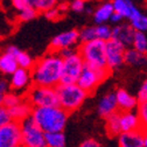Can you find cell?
I'll return each instance as SVG.
<instances>
[{
  "instance_id": "19",
  "label": "cell",
  "mask_w": 147,
  "mask_h": 147,
  "mask_svg": "<svg viewBox=\"0 0 147 147\" xmlns=\"http://www.w3.org/2000/svg\"><path fill=\"white\" fill-rule=\"evenodd\" d=\"M33 109L34 107L25 98V100L22 103H20L19 105H16V106L9 109V113H11L12 120L21 124L22 121H25L26 119H28V118L32 117Z\"/></svg>"
},
{
  "instance_id": "44",
  "label": "cell",
  "mask_w": 147,
  "mask_h": 147,
  "mask_svg": "<svg viewBox=\"0 0 147 147\" xmlns=\"http://www.w3.org/2000/svg\"><path fill=\"white\" fill-rule=\"evenodd\" d=\"M144 131V141H145V147H147V130H142Z\"/></svg>"
},
{
  "instance_id": "12",
  "label": "cell",
  "mask_w": 147,
  "mask_h": 147,
  "mask_svg": "<svg viewBox=\"0 0 147 147\" xmlns=\"http://www.w3.org/2000/svg\"><path fill=\"white\" fill-rule=\"evenodd\" d=\"M80 41V32L76 29L68 30L64 33H61L56 35L55 38L50 41V49L49 51L51 53H59L62 49L67 48H72L76 46V43Z\"/></svg>"
},
{
  "instance_id": "2",
  "label": "cell",
  "mask_w": 147,
  "mask_h": 147,
  "mask_svg": "<svg viewBox=\"0 0 147 147\" xmlns=\"http://www.w3.org/2000/svg\"><path fill=\"white\" fill-rule=\"evenodd\" d=\"M68 115L69 113L61 106L35 107L33 109L32 119L47 134L63 132L68 121Z\"/></svg>"
},
{
  "instance_id": "26",
  "label": "cell",
  "mask_w": 147,
  "mask_h": 147,
  "mask_svg": "<svg viewBox=\"0 0 147 147\" xmlns=\"http://www.w3.org/2000/svg\"><path fill=\"white\" fill-rule=\"evenodd\" d=\"M29 6L35 8L38 12L46 13L47 11L54 8L57 4V0H28Z\"/></svg>"
},
{
  "instance_id": "28",
  "label": "cell",
  "mask_w": 147,
  "mask_h": 147,
  "mask_svg": "<svg viewBox=\"0 0 147 147\" xmlns=\"http://www.w3.org/2000/svg\"><path fill=\"white\" fill-rule=\"evenodd\" d=\"M16 61H18V64H19V68L27 69V70H32L35 64V61L33 60V57L26 51H21L18 55Z\"/></svg>"
},
{
  "instance_id": "30",
  "label": "cell",
  "mask_w": 147,
  "mask_h": 147,
  "mask_svg": "<svg viewBox=\"0 0 147 147\" xmlns=\"http://www.w3.org/2000/svg\"><path fill=\"white\" fill-rule=\"evenodd\" d=\"M96 33H97V39L103 40L107 42L109 40L112 39V28H110L106 24L104 25H97L96 26Z\"/></svg>"
},
{
  "instance_id": "37",
  "label": "cell",
  "mask_w": 147,
  "mask_h": 147,
  "mask_svg": "<svg viewBox=\"0 0 147 147\" xmlns=\"http://www.w3.org/2000/svg\"><path fill=\"white\" fill-rule=\"evenodd\" d=\"M11 3L13 5V7L16 9V11H24L25 8L29 7V3H28V0H11Z\"/></svg>"
},
{
  "instance_id": "14",
  "label": "cell",
  "mask_w": 147,
  "mask_h": 147,
  "mask_svg": "<svg viewBox=\"0 0 147 147\" xmlns=\"http://www.w3.org/2000/svg\"><path fill=\"white\" fill-rule=\"evenodd\" d=\"M112 4H113L115 12L119 13L124 18L128 19L130 22L137 20L138 18L142 15L141 12L134 6V4L131 0H113Z\"/></svg>"
},
{
  "instance_id": "35",
  "label": "cell",
  "mask_w": 147,
  "mask_h": 147,
  "mask_svg": "<svg viewBox=\"0 0 147 147\" xmlns=\"http://www.w3.org/2000/svg\"><path fill=\"white\" fill-rule=\"evenodd\" d=\"M139 104L140 103H147V78L141 84L139 91H138V97H137Z\"/></svg>"
},
{
  "instance_id": "5",
  "label": "cell",
  "mask_w": 147,
  "mask_h": 147,
  "mask_svg": "<svg viewBox=\"0 0 147 147\" xmlns=\"http://www.w3.org/2000/svg\"><path fill=\"white\" fill-rule=\"evenodd\" d=\"M26 100L35 107H54L60 106V99L56 88L41 86L33 84L25 95Z\"/></svg>"
},
{
  "instance_id": "16",
  "label": "cell",
  "mask_w": 147,
  "mask_h": 147,
  "mask_svg": "<svg viewBox=\"0 0 147 147\" xmlns=\"http://www.w3.org/2000/svg\"><path fill=\"white\" fill-rule=\"evenodd\" d=\"M119 147H145L144 131L137 130L132 132H123L118 137Z\"/></svg>"
},
{
  "instance_id": "11",
  "label": "cell",
  "mask_w": 147,
  "mask_h": 147,
  "mask_svg": "<svg viewBox=\"0 0 147 147\" xmlns=\"http://www.w3.org/2000/svg\"><path fill=\"white\" fill-rule=\"evenodd\" d=\"M32 85H33V78H32L30 70L19 68L11 76L9 86L13 92H16V94L25 92V95H26Z\"/></svg>"
},
{
  "instance_id": "40",
  "label": "cell",
  "mask_w": 147,
  "mask_h": 147,
  "mask_svg": "<svg viewBox=\"0 0 147 147\" xmlns=\"http://www.w3.org/2000/svg\"><path fill=\"white\" fill-rule=\"evenodd\" d=\"M8 89H11L9 83L3 78L1 81H0V98L4 97L6 94H8Z\"/></svg>"
},
{
  "instance_id": "24",
  "label": "cell",
  "mask_w": 147,
  "mask_h": 147,
  "mask_svg": "<svg viewBox=\"0 0 147 147\" xmlns=\"http://www.w3.org/2000/svg\"><path fill=\"white\" fill-rule=\"evenodd\" d=\"M47 147H67V137L63 132H54L46 134Z\"/></svg>"
},
{
  "instance_id": "18",
  "label": "cell",
  "mask_w": 147,
  "mask_h": 147,
  "mask_svg": "<svg viewBox=\"0 0 147 147\" xmlns=\"http://www.w3.org/2000/svg\"><path fill=\"white\" fill-rule=\"evenodd\" d=\"M120 126H121V133L141 130V124L138 113L134 111L120 112Z\"/></svg>"
},
{
  "instance_id": "4",
  "label": "cell",
  "mask_w": 147,
  "mask_h": 147,
  "mask_svg": "<svg viewBox=\"0 0 147 147\" xmlns=\"http://www.w3.org/2000/svg\"><path fill=\"white\" fill-rule=\"evenodd\" d=\"M56 90L60 99V106L68 113L80 109L89 95L78 84H60Z\"/></svg>"
},
{
  "instance_id": "10",
  "label": "cell",
  "mask_w": 147,
  "mask_h": 147,
  "mask_svg": "<svg viewBox=\"0 0 147 147\" xmlns=\"http://www.w3.org/2000/svg\"><path fill=\"white\" fill-rule=\"evenodd\" d=\"M126 47L116 39H111L106 42V61L107 68L113 70L119 68L125 62Z\"/></svg>"
},
{
  "instance_id": "33",
  "label": "cell",
  "mask_w": 147,
  "mask_h": 147,
  "mask_svg": "<svg viewBox=\"0 0 147 147\" xmlns=\"http://www.w3.org/2000/svg\"><path fill=\"white\" fill-rule=\"evenodd\" d=\"M130 24H131V26H132L137 32H142V33H145V32L147 30V16L141 15L140 18H138L137 20L131 21Z\"/></svg>"
},
{
  "instance_id": "13",
  "label": "cell",
  "mask_w": 147,
  "mask_h": 147,
  "mask_svg": "<svg viewBox=\"0 0 147 147\" xmlns=\"http://www.w3.org/2000/svg\"><path fill=\"white\" fill-rule=\"evenodd\" d=\"M136 33L137 30L131 26V24H120L112 28V39L118 40L125 47L133 46Z\"/></svg>"
},
{
  "instance_id": "38",
  "label": "cell",
  "mask_w": 147,
  "mask_h": 147,
  "mask_svg": "<svg viewBox=\"0 0 147 147\" xmlns=\"http://www.w3.org/2000/svg\"><path fill=\"white\" fill-rule=\"evenodd\" d=\"M78 147H103V146L98 140L90 138V139H85L84 141H82Z\"/></svg>"
},
{
  "instance_id": "43",
  "label": "cell",
  "mask_w": 147,
  "mask_h": 147,
  "mask_svg": "<svg viewBox=\"0 0 147 147\" xmlns=\"http://www.w3.org/2000/svg\"><path fill=\"white\" fill-rule=\"evenodd\" d=\"M123 19H124L123 15H120V14L117 13V12H113V14H112V16H111V19H110V21H112L113 24H119V22H121Z\"/></svg>"
},
{
  "instance_id": "1",
  "label": "cell",
  "mask_w": 147,
  "mask_h": 147,
  "mask_svg": "<svg viewBox=\"0 0 147 147\" xmlns=\"http://www.w3.org/2000/svg\"><path fill=\"white\" fill-rule=\"evenodd\" d=\"M63 70V59L57 53L49 51L47 55L35 61L32 71L33 84L57 88L61 83Z\"/></svg>"
},
{
  "instance_id": "42",
  "label": "cell",
  "mask_w": 147,
  "mask_h": 147,
  "mask_svg": "<svg viewBox=\"0 0 147 147\" xmlns=\"http://www.w3.org/2000/svg\"><path fill=\"white\" fill-rule=\"evenodd\" d=\"M5 53L12 55V56H14V57H18V55L21 53V50L18 48V47H15V46H8V47L5 49Z\"/></svg>"
},
{
  "instance_id": "25",
  "label": "cell",
  "mask_w": 147,
  "mask_h": 147,
  "mask_svg": "<svg viewBox=\"0 0 147 147\" xmlns=\"http://www.w3.org/2000/svg\"><path fill=\"white\" fill-rule=\"evenodd\" d=\"M25 100V96H21L19 94H16V92H8L6 94L4 97L0 98V102H1V106H5L7 107L8 110L16 106V105H19L20 103H22Z\"/></svg>"
},
{
  "instance_id": "15",
  "label": "cell",
  "mask_w": 147,
  "mask_h": 147,
  "mask_svg": "<svg viewBox=\"0 0 147 147\" xmlns=\"http://www.w3.org/2000/svg\"><path fill=\"white\" fill-rule=\"evenodd\" d=\"M118 110L119 109H118V103H117L115 92H110V94H106L105 96H103L97 105V111H98L99 116L105 119L111 115L118 112Z\"/></svg>"
},
{
  "instance_id": "8",
  "label": "cell",
  "mask_w": 147,
  "mask_h": 147,
  "mask_svg": "<svg viewBox=\"0 0 147 147\" xmlns=\"http://www.w3.org/2000/svg\"><path fill=\"white\" fill-rule=\"evenodd\" d=\"M110 69H94L88 65L84 67L80 80L77 84L85 90L88 94L92 92V91L103 82L105 81L110 75Z\"/></svg>"
},
{
  "instance_id": "39",
  "label": "cell",
  "mask_w": 147,
  "mask_h": 147,
  "mask_svg": "<svg viewBox=\"0 0 147 147\" xmlns=\"http://www.w3.org/2000/svg\"><path fill=\"white\" fill-rule=\"evenodd\" d=\"M70 7L75 12H83L85 9V1L84 0H74L70 5Z\"/></svg>"
},
{
  "instance_id": "20",
  "label": "cell",
  "mask_w": 147,
  "mask_h": 147,
  "mask_svg": "<svg viewBox=\"0 0 147 147\" xmlns=\"http://www.w3.org/2000/svg\"><path fill=\"white\" fill-rule=\"evenodd\" d=\"M115 12L112 1H107L102 4L94 13V21L97 25H104L106 21L111 19V16Z\"/></svg>"
},
{
  "instance_id": "3",
  "label": "cell",
  "mask_w": 147,
  "mask_h": 147,
  "mask_svg": "<svg viewBox=\"0 0 147 147\" xmlns=\"http://www.w3.org/2000/svg\"><path fill=\"white\" fill-rule=\"evenodd\" d=\"M78 53L85 65L94 69H109L106 61V42L99 39L81 43Z\"/></svg>"
},
{
  "instance_id": "32",
  "label": "cell",
  "mask_w": 147,
  "mask_h": 147,
  "mask_svg": "<svg viewBox=\"0 0 147 147\" xmlns=\"http://www.w3.org/2000/svg\"><path fill=\"white\" fill-rule=\"evenodd\" d=\"M38 11H36L35 8H33L32 6L25 8L24 11H21L19 13V19L21 21H29V20H33L36 18V15H38Z\"/></svg>"
},
{
  "instance_id": "41",
  "label": "cell",
  "mask_w": 147,
  "mask_h": 147,
  "mask_svg": "<svg viewBox=\"0 0 147 147\" xmlns=\"http://www.w3.org/2000/svg\"><path fill=\"white\" fill-rule=\"evenodd\" d=\"M77 50H75V49H72V48H67V49H62V50H60L57 54L60 55V56L64 60V59H67V57H69V56H71L72 54H75Z\"/></svg>"
},
{
  "instance_id": "34",
  "label": "cell",
  "mask_w": 147,
  "mask_h": 147,
  "mask_svg": "<svg viewBox=\"0 0 147 147\" xmlns=\"http://www.w3.org/2000/svg\"><path fill=\"white\" fill-rule=\"evenodd\" d=\"M11 121H13V120H12V117L9 113V110L5 106H1L0 107V126L7 125Z\"/></svg>"
},
{
  "instance_id": "23",
  "label": "cell",
  "mask_w": 147,
  "mask_h": 147,
  "mask_svg": "<svg viewBox=\"0 0 147 147\" xmlns=\"http://www.w3.org/2000/svg\"><path fill=\"white\" fill-rule=\"evenodd\" d=\"M125 63L130 64V65H134V67L145 65L147 63V55L136 50L134 48L126 49V53H125Z\"/></svg>"
},
{
  "instance_id": "7",
  "label": "cell",
  "mask_w": 147,
  "mask_h": 147,
  "mask_svg": "<svg viewBox=\"0 0 147 147\" xmlns=\"http://www.w3.org/2000/svg\"><path fill=\"white\" fill-rule=\"evenodd\" d=\"M22 147H47L46 133L30 118L21 123Z\"/></svg>"
},
{
  "instance_id": "9",
  "label": "cell",
  "mask_w": 147,
  "mask_h": 147,
  "mask_svg": "<svg viewBox=\"0 0 147 147\" xmlns=\"http://www.w3.org/2000/svg\"><path fill=\"white\" fill-rule=\"evenodd\" d=\"M0 147H22L21 124L11 121L0 126Z\"/></svg>"
},
{
  "instance_id": "22",
  "label": "cell",
  "mask_w": 147,
  "mask_h": 147,
  "mask_svg": "<svg viewBox=\"0 0 147 147\" xmlns=\"http://www.w3.org/2000/svg\"><path fill=\"white\" fill-rule=\"evenodd\" d=\"M105 130L110 137H119L121 133L120 126V112H116L105 119Z\"/></svg>"
},
{
  "instance_id": "36",
  "label": "cell",
  "mask_w": 147,
  "mask_h": 147,
  "mask_svg": "<svg viewBox=\"0 0 147 147\" xmlns=\"http://www.w3.org/2000/svg\"><path fill=\"white\" fill-rule=\"evenodd\" d=\"M60 15H61V9H59L56 7H54V8H51V9H49V11H47L45 13V16L47 18V19L48 20H53V21L57 20L60 18Z\"/></svg>"
},
{
  "instance_id": "21",
  "label": "cell",
  "mask_w": 147,
  "mask_h": 147,
  "mask_svg": "<svg viewBox=\"0 0 147 147\" xmlns=\"http://www.w3.org/2000/svg\"><path fill=\"white\" fill-rule=\"evenodd\" d=\"M19 69V64H18L16 57L12 56V55L4 53L0 57V70L4 75H13V74Z\"/></svg>"
},
{
  "instance_id": "6",
  "label": "cell",
  "mask_w": 147,
  "mask_h": 147,
  "mask_svg": "<svg viewBox=\"0 0 147 147\" xmlns=\"http://www.w3.org/2000/svg\"><path fill=\"white\" fill-rule=\"evenodd\" d=\"M85 63L78 50L71 56L63 60V70L60 84H77Z\"/></svg>"
},
{
  "instance_id": "17",
  "label": "cell",
  "mask_w": 147,
  "mask_h": 147,
  "mask_svg": "<svg viewBox=\"0 0 147 147\" xmlns=\"http://www.w3.org/2000/svg\"><path fill=\"white\" fill-rule=\"evenodd\" d=\"M116 98L118 103V109L120 110V112H130L134 111L139 106L138 99L132 96L130 92H127L124 89H118L116 91Z\"/></svg>"
},
{
  "instance_id": "29",
  "label": "cell",
  "mask_w": 147,
  "mask_h": 147,
  "mask_svg": "<svg viewBox=\"0 0 147 147\" xmlns=\"http://www.w3.org/2000/svg\"><path fill=\"white\" fill-rule=\"evenodd\" d=\"M97 39V33H96V26H88L84 27L81 32H80V41L82 43L85 42H90L92 40Z\"/></svg>"
},
{
  "instance_id": "45",
  "label": "cell",
  "mask_w": 147,
  "mask_h": 147,
  "mask_svg": "<svg viewBox=\"0 0 147 147\" xmlns=\"http://www.w3.org/2000/svg\"><path fill=\"white\" fill-rule=\"evenodd\" d=\"M84 1H85V0H84Z\"/></svg>"
},
{
  "instance_id": "27",
  "label": "cell",
  "mask_w": 147,
  "mask_h": 147,
  "mask_svg": "<svg viewBox=\"0 0 147 147\" xmlns=\"http://www.w3.org/2000/svg\"><path fill=\"white\" fill-rule=\"evenodd\" d=\"M133 48L142 54L147 55V36L142 32H137L133 41Z\"/></svg>"
},
{
  "instance_id": "31",
  "label": "cell",
  "mask_w": 147,
  "mask_h": 147,
  "mask_svg": "<svg viewBox=\"0 0 147 147\" xmlns=\"http://www.w3.org/2000/svg\"><path fill=\"white\" fill-rule=\"evenodd\" d=\"M137 110L141 124V130H147V103H140Z\"/></svg>"
}]
</instances>
